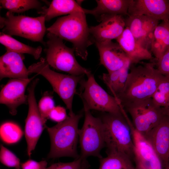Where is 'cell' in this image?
Segmentation results:
<instances>
[{"label":"cell","mask_w":169,"mask_h":169,"mask_svg":"<svg viewBox=\"0 0 169 169\" xmlns=\"http://www.w3.org/2000/svg\"><path fill=\"white\" fill-rule=\"evenodd\" d=\"M140 63L141 65L136 66L131 65L124 88L115 97L122 106L151 98L164 77L155 68L153 62Z\"/></svg>","instance_id":"cell-1"},{"label":"cell","mask_w":169,"mask_h":169,"mask_svg":"<svg viewBox=\"0 0 169 169\" xmlns=\"http://www.w3.org/2000/svg\"><path fill=\"white\" fill-rule=\"evenodd\" d=\"M85 13L79 12L58 18L47 31L72 43L76 55L86 60L88 47L93 42Z\"/></svg>","instance_id":"cell-2"},{"label":"cell","mask_w":169,"mask_h":169,"mask_svg":"<svg viewBox=\"0 0 169 169\" xmlns=\"http://www.w3.org/2000/svg\"><path fill=\"white\" fill-rule=\"evenodd\" d=\"M100 118L107 154L121 153L134 160L135 146L130 127L122 110L120 114L103 112Z\"/></svg>","instance_id":"cell-3"},{"label":"cell","mask_w":169,"mask_h":169,"mask_svg":"<svg viewBox=\"0 0 169 169\" xmlns=\"http://www.w3.org/2000/svg\"><path fill=\"white\" fill-rule=\"evenodd\" d=\"M82 115L79 113L68 116L64 120L52 127H46L51 143L48 158L69 157L77 159L80 157L77 151L78 126Z\"/></svg>","instance_id":"cell-4"},{"label":"cell","mask_w":169,"mask_h":169,"mask_svg":"<svg viewBox=\"0 0 169 169\" xmlns=\"http://www.w3.org/2000/svg\"><path fill=\"white\" fill-rule=\"evenodd\" d=\"M28 69L30 74L35 73L44 77L65 104L69 111V116L74 114L72 109L73 98L77 93V85L82 80L84 75H67L56 72L50 69L45 59L43 58Z\"/></svg>","instance_id":"cell-5"},{"label":"cell","mask_w":169,"mask_h":169,"mask_svg":"<svg viewBox=\"0 0 169 169\" xmlns=\"http://www.w3.org/2000/svg\"><path fill=\"white\" fill-rule=\"evenodd\" d=\"M47 38L44 51L45 60L49 65L75 76L86 75L91 72L78 63L74 49L66 46L63 39L50 32L47 34Z\"/></svg>","instance_id":"cell-6"},{"label":"cell","mask_w":169,"mask_h":169,"mask_svg":"<svg viewBox=\"0 0 169 169\" xmlns=\"http://www.w3.org/2000/svg\"><path fill=\"white\" fill-rule=\"evenodd\" d=\"M0 20L2 33L40 42L45 45V43L43 39L47 28L44 16L32 17L23 15L16 16L8 11L5 17H0Z\"/></svg>","instance_id":"cell-7"},{"label":"cell","mask_w":169,"mask_h":169,"mask_svg":"<svg viewBox=\"0 0 169 169\" xmlns=\"http://www.w3.org/2000/svg\"><path fill=\"white\" fill-rule=\"evenodd\" d=\"M87 80L80 82L82 90L78 93L83 105L90 110L114 114L122 113V106L113 96L108 94L96 81L91 72Z\"/></svg>","instance_id":"cell-8"},{"label":"cell","mask_w":169,"mask_h":169,"mask_svg":"<svg viewBox=\"0 0 169 169\" xmlns=\"http://www.w3.org/2000/svg\"><path fill=\"white\" fill-rule=\"evenodd\" d=\"M84 119L83 125L79 129L81 154L83 160L92 156L102 158L100 152L105 146L103 124L100 117L94 116L90 110L84 105Z\"/></svg>","instance_id":"cell-9"},{"label":"cell","mask_w":169,"mask_h":169,"mask_svg":"<svg viewBox=\"0 0 169 169\" xmlns=\"http://www.w3.org/2000/svg\"><path fill=\"white\" fill-rule=\"evenodd\" d=\"M122 107L130 115L135 128L144 136L157 125L164 115L162 107L156 105L152 98Z\"/></svg>","instance_id":"cell-10"},{"label":"cell","mask_w":169,"mask_h":169,"mask_svg":"<svg viewBox=\"0 0 169 169\" xmlns=\"http://www.w3.org/2000/svg\"><path fill=\"white\" fill-rule=\"evenodd\" d=\"M38 81V79L34 80L28 89L29 108L25 120V135L27 145V154L29 157L43 130L46 127L41 117L35 96V89Z\"/></svg>","instance_id":"cell-11"},{"label":"cell","mask_w":169,"mask_h":169,"mask_svg":"<svg viewBox=\"0 0 169 169\" xmlns=\"http://www.w3.org/2000/svg\"><path fill=\"white\" fill-rule=\"evenodd\" d=\"M135 146V156L147 169H163L162 164L153 147L144 136L134 127L127 116Z\"/></svg>","instance_id":"cell-12"},{"label":"cell","mask_w":169,"mask_h":169,"mask_svg":"<svg viewBox=\"0 0 169 169\" xmlns=\"http://www.w3.org/2000/svg\"><path fill=\"white\" fill-rule=\"evenodd\" d=\"M144 136L160 159L163 169L169 166V116L164 113L157 125Z\"/></svg>","instance_id":"cell-13"},{"label":"cell","mask_w":169,"mask_h":169,"mask_svg":"<svg viewBox=\"0 0 169 169\" xmlns=\"http://www.w3.org/2000/svg\"><path fill=\"white\" fill-rule=\"evenodd\" d=\"M125 27V18L119 15L109 16L98 25L89 27L91 39L95 44L116 39Z\"/></svg>","instance_id":"cell-14"},{"label":"cell","mask_w":169,"mask_h":169,"mask_svg":"<svg viewBox=\"0 0 169 169\" xmlns=\"http://www.w3.org/2000/svg\"><path fill=\"white\" fill-rule=\"evenodd\" d=\"M35 76L24 79H12L1 90L0 103L8 107L12 115H16L17 107L28 102V96L25 94V89Z\"/></svg>","instance_id":"cell-15"},{"label":"cell","mask_w":169,"mask_h":169,"mask_svg":"<svg viewBox=\"0 0 169 169\" xmlns=\"http://www.w3.org/2000/svg\"><path fill=\"white\" fill-rule=\"evenodd\" d=\"M125 18L127 27L136 41L149 50L154 31L159 21L145 15H130Z\"/></svg>","instance_id":"cell-16"},{"label":"cell","mask_w":169,"mask_h":169,"mask_svg":"<svg viewBox=\"0 0 169 169\" xmlns=\"http://www.w3.org/2000/svg\"><path fill=\"white\" fill-rule=\"evenodd\" d=\"M128 16L145 15L158 21L169 20V0H132Z\"/></svg>","instance_id":"cell-17"},{"label":"cell","mask_w":169,"mask_h":169,"mask_svg":"<svg viewBox=\"0 0 169 169\" xmlns=\"http://www.w3.org/2000/svg\"><path fill=\"white\" fill-rule=\"evenodd\" d=\"M95 44L99 52L100 63L108 73L120 69L129 59L117 43L111 41Z\"/></svg>","instance_id":"cell-18"},{"label":"cell","mask_w":169,"mask_h":169,"mask_svg":"<svg viewBox=\"0 0 169 169\" xmlns=\"http://www.w3.org/2000/svg\"><path fill=\"white\" fill-rule=\"evenodd\" d=\"M0 58V78L27 79L30 74L23 62V54L8 50Z\"/></svg>","instance_id":"cell-19"},{"label":"cell","mask_w":169,"mask_h":169,"mask_svg":"<svg viewBox=\"0 0 169 169\" xmlns=\"http://www.w3.org/2000/svg\"><path fill=\"white\" fill-rule=\"evenodd\" d=\"M116 40L130 59L131 64L140 63L144 60L153 59L150 50L140 44L127 27H125Z\"/></svg>","instance_id":"cell-20"},{"label":"cell","mask_w":169,"mask_h":169,"mask_svg":"<svg viewBox=\"0 0 169 169\" xmlns=\"http://www.w3.org/2000/svg\"><path fill=\"white\" fill-rule=\"evenodd\" d=\"M132 0H97L96 7L92 9H85V13L93 15L101 22L109 16L127 15Z\"/></svg>","instance_id":"cell-21"},{"label":"cell","mask_w":169,"mask_h":169,"mask_svg":"<svg viewBox=\"0 0 169 169\" xmlns=\"http://www.w3.org/2000/svg\"><path fill=\"white\" fill-rule=\"evenodd\" d=\"M85 9L82 8L77 1L73 0H53L48 8L43 7L39 13L48 21L53 18L62 15L76 12L85 13Z\"/></svg>","instance_id":"cell-22"},{"label":"cell","mask_w":169,"mask_h":169,"mask_svg":"<svg viewBox=\"0 0 169 169\" xmlns=\"http://www.w3.org/2000/svg\"><path fill=\"white\" fill-rule=\"evenodd\" d=\"M169 48V20H167L162 21L156 28L150 49L157 61L163 56Z\"/></svg>","instance_id":"cell-23"},{"label":"cell","mask_w":169,"mask_h":169,"mask_svg":"<svg viewBox=\"0 0 169 169\" xmlns=\"http://www.w3.org/2000/svg\"><path fill=\"white\" fill-rule=\"evenodd\" d=\"M0 43L5 46L6 50L18 53L30 54L36 59H39L42 51L41 46L36 48L29 46L2 32L0 33Z\"/></svg>","instance_id":"cell-24"},{"label":"cell","mask_w":169,"mask_h":169,"mask_svg":"<svg viewBox=\"0 0 169 169\" xmlns=\"http://www.w3.org/2000/svg\"><path fill=\"white\" fill-rule=\"evenodd\" d=\"M132 160L124 153H109L107 157L100 159L98 169H135Z\"/></svg>","instance_id":"cell-25"},{"label":"cell","mask_w":169,"mask_h":169,"mask_svg":"<svg viewBox=\"0 0 169 169\" xmlns=\"http://www.w3.org/2000/svg\"><path fill=\"white\" fill-rule=\"evenodd\" d=\"M2 8L8 10L12 13H20L29 9L41 10L42 4L37 0H0Z\"/></svg>","instance_id":"cell-26"},{"label":"cell","mask_w":169,"mask_h":169,"mask_svg":"<svg viewBox=\"0 0 169 169\" xmlns=\"http://www.w3.org/2000/svg\"><path fill=\"white\" fill-rule=\"evenodd\" d=\"M0 134L1 138L4 142L11 144L20 140L23 135V132L17 124L12 122H6L1 126Z\"/></svg>","instance_id":"cell-27"},{"label":"cell","mask_w":169,"mask_h":169,"mask_svg":"<svg viewBox=\"0 0 169 169\" xmlns=\"http://www.w3.org/2000/svg\"><path fill=\"white\" fill-rule=\"evenodd\" d=\"M151 98L158 106L164 108L169 107V77L164 76Z\"/></svg>","instance_id":"cell-28"},{"label":"cell","mask_w":169,"mask_h":169,"mask_svg":"<svg viewBox=\"0 0 169 169\" xmlns=\"http://www.w3.org/2000/svg\"><path fill=\"white\" fill-rule=\"evenodd\" d=\"M0 160L4 165L16 169H20V160L13 153L1 145L0 146Z\"/></svg>","instance_id":"cell-29"},{"label":"cell","mask_w":169,"mask_h":169,"mask_svg":"<svg viewBox=\"0 0 169 169\" xmlns=\"http://www.w3.org/2000/svg\"><path fill=\"white\" fill-rule=\"evenodd\" d=\"M131 65V63L129 59L120 69L118 81L113 90L111 92L115 97H116L123 90L127 79L129 73V70Z\"/></svg>","instance_id":"cell-30"},{"label":"cell","mask_w":169,"mask_h":169,"mask_svg":"<svg viewBox=\"0 0 169 169\" xmlns=\"http://www.w3.org/2000/svg\"><path fill=\"white\" fill-rule=\"evenodd\" d=\"M54 107V101L50 96H44L39 101L38 108L44 123H45L50 113Z\"/></svg>","instance_id":"cell-31"},{"label":"cell","mask_w":169,"mask_h":169,"mask_svg":"<svg viewBox=\"0 0 169 169\" xmlns=\"http://www.w3.org/2000/svg\"><path fill=\"white\" fill-rule=\"evenodd\" d=\"M120 69L103 74L102 80L111 92L113 90L118 81L120 75Z\"/></svg>","instance_id":"cell-32"},{"label":"cell","mask_w":169,"mask_h":169,"mask_svg":"<svg viewBox=\"0 0 169 169\" xmlns=\"http://www.w3.org/2000/svg\"><path fill=\"white\" fill-rule=\"evenodd\" d=\"M83 160L80 156L72 162L54 163L45 169H82V163Z\"/></svg>","instance_id":"cell-33"},{"label":"cell","mask_w":169,"mask_h":169,"mask_svg":"<svg viewBox=\"0 0 169 169\" xmlns=\"http://www.w3.org/2000/svg\"><path fill=\"white\" fill-rule=\"evenodd\" d=\"M157 69L163 76L169 77V48L163 56L156 61Z\"/></svg>","instance_id":"cell-34"},{"label":"cell","mask_w":169,"mask_h":169,"mask_svg":"<svg viewBox=\"0 0 169 169\" xmlns=\"http://www.w3.org/2000/svg\"><path fill=\"white\" fill-rule=\"evenodd\" d=\"M67 117L65 109L63 107L58 106L53 108L49 117L51 120L59 123L64 120Z\"/></svg>","instance_id":"cell-35"},{"label":"cell","mask_w":169,"mask_h":169,"mask_svg":"<svg viewBox=\"0 0 169 169\" xmlns=\"http://www.w3.org/2000/svg\"><path fill=\"white\" fill-rule=\"evenodd\" d=\"M47 164L45 160L40 162L29 160L26 162L21 164L22 169H45Z\"/></svg>","instance_id":"cell-36"},{"label":"cell","mask_w":169,"mask_h":169,"mask_svg":"<svg viewBox=\"0 0 169 169\" xmlns=\"http://www.w3.org/2000/svg\"><path fill=\"white\" fill-rule=\"evenodd\" d=\"M134 160L135 163V169H147L137 158L134 157Z\"/></svg>","instance_id":"cell-37"},{"label":"cell","mask_w":169,"mask_h":169,"mask_svg":"<svg viewBox=\"0 0 169 169\" xmlns=\"http://www.w3.org/2000/svg\"><path fill=\"white\" fill-rule=\"evenodd\" d=\"M163 112L169 116V107H162Z\"/></svg>","instance_id":"cell-38"},{"label":"cell","mask_w":169,"mask_h":169,"mask_svg":"<svg viewBox=\"0 0 169 169\" xmlns=\"http://www.w3.org/2000/svg\"><path fill=\"white\" fill-rule=\"evenodd\" d=\"M168 167H169V166H168V167H166V168H164V169H169V168Z\"/></svg>","instance_id":"cell-39"},{"label":"cell","mask_w":169,"mask_h":169,"mask_svg":"<svg viewBox=\"0 0 169 169\" xmlns=\"http://www.w3.org/2000/svg\"><path fill=\"white\" fill-rule=\"evenodd\" d=\"M168 156H169V153H168Z\"/></svg>","instance_id":"cell-40"},{"label":"cell","mask_w":169,"mask_h":169,"mask_svg":"<svg viewBox=\"0 0 169 169\" xmlns=\"http://www.w3.org/2000/svg\"></svg>","instance_id":"cell-41"}]
</instances>
